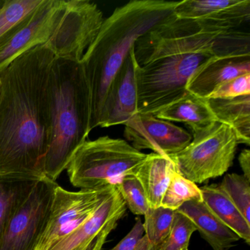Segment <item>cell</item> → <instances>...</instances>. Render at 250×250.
<instances>
[{
  "label": "cell",
  "instance_id": "1",
  "mask_svg": "<svg viewBox=\"0 0 250 250\" xmlns=\"http://www.w3.org/2000/svg\"><path fill=\"white\" fill-rule=\"evenodd\" d=\"M137 113L154 116L187 93L200 67L216 58L250 56V35L219 31L175 17L136 41Z\"/></svg>",
  "mask_w": 250,
  "mask_h": 250
},
{
  "label": "cell",
  "instance_id": "2",
  "mask_svg": "<svg viewBox=\"0 0 250 250\" xmlns=\"http://www.w3.org/2000/svg\"><path fill=\"white\" fill-rule=\"evenodd\" d=\"M55 57L36 46L0 72V173L44 176Z\"/></svg>",
  "mask_w": 250,
  "mask_h": 250
},
{
  "label": "cell",
  "instance_id": "3",
  "mask_svg": "<svg viewBox=\"0 0 250 250\" xmlns=\"http://www.w3.org/2000/svg\"><path fill=\"white\" fill-rule=\"evenodd\" d=\"M179 1L132 0L104 20L81 61L90 96V131L99 126L108 90L136 41L175 17Z\"/></svg>",
  "mask_w": 250,
  "mask_h": 250
},
{
  "label": "cell",
  "instance_id": "4",
  "mask_svg": "<svg viewBox=\"0 0 250 250\" xmlns=\"http://www.w3.org/2000/svg\"><path fill=\"white\" fill-rule=\"evenodd\" d=\"M49 95L44 176L56 181L91 131L90 90L81 62L55 58L49 75Z\"/></svg>",
  "mask_w": 250,
  "mask_h": 250
},
{
  "label": "cell",
  "instance_id": "5",
  "mask_svg": "<svg viewBox=\"0 0 250 250\" xmlns=\"http://www.w3.org/2000/svg\"><path fill=\"white\" fill-rule=\"evenodd\" d=\"M147 154L125 140L105 136L83 143L67 167L70 182L83 190H101L134 175Z\"/></svg>",
  "mask_w": 250,
  "mask_h": 250
},
{
  "label": "cell",
  "instance_id": "6",
  "mask_svg": "<svg viewBox=\"0 0 250 250\" xmlns=\"http://www.w3.org/2000/svg\"><path fill=\"white\" fill-rule=\"evenodd\" d=\"M191 131V143L181 151L169 156L176 172L196 184L226 173L233 165L238 145L232 128L215 121Z\"/></svg>",
  "mask_w": 250,
  "mask_h": 250
},
{
  "label": "cell",
  "instance_id": "7",
  "mask_svg": "<svg viewBox=\"0 0 250 250\" xmlns=\"http://www.w3.org/2000/svg\"><path fill=\"white\" fill-rule=\"evenodd\" d=\"M104 19L88 0H61L50 36L43 46L55 58L81 62L99 34Z\"/></svg>",
  "mask_w": 250,
  "mask_h": 250
},
{
  "label": "cell",
  "instance_id": "8",
  "mask_svg": "<svg viewBox=\"0 0 250 250\" xmlns=\"http://www.w3.org/2000/svg\"><path fill=\"white\" fill-rule=\"evenodd\" d=\"M105 188L71 191L57 187L52 206L34 250H49L85 222L101 204Z\"/></svg>",
  "mask_w": 250,
  "mask_h": 250
},
{
  "label": "cell",
  "instance_id": "9",
  "mask_svg": "<svg viewBox=\"0 0 250 250\" xmlns=\"http://www.w3.org/2000/svg\"><path fill=\"white\" fill-rule=\"evenodd\" d=\"M58 184L42 178L10 219L0 250H34L46 224Z\"/></svg>",
  "mask_w": 250,
  "mask_h": 250
},
{
  "label": "cell",
  "instance_id": "10",
  "mask_svg": "<svg viewBox=\"0 0 250 250\" xmlns=\"http://www.w3.org/2000/svg\"><path fill=\"white\" fill-rule=\"evenodd\" d=\"M126 208L115 185L108 186L103 200L93 214L49 250H102Z\"/></svg>",
  "mask_w": 250,
  "mask_h": 250
},
{
  "label": "cell",
  "instance_id": "11",
  "mask_svg": "<svg viewBox=\"0 0 250 250\" xmlns=\"http://www.w3.org/2000/svg\"><path fill=\"white\" fill-rule=\"evenodd\" d=\"M124 126V136L134 148L148 149L161 156L181 151L192 140L184 128L151 115L135 114Z\"/></svg>",
  "mask_w": 250,
  "mask_h": 250
},
{
  "label": "cell",
  "instance_id": "12",
  "mask_svg": "<svg viewBox=\"0 0 250 250\" xmlns=\"http://www.w3.org/2000/svg\"><path fill=\"white\" fill-rule=\"evenodd\" d=\"M180 20H192L219 31L235 30L250 21V0H184L174 10Z\"/></svg>",
  "mask_w": 250,
  "mask_h": 250
},
{
  "label": "cell",
  "instance_id": "13",
  "mask_svg": "<svg viewBox=\"0 0 250 250\" xmlns=\"http://www.w3.org/2000/svg\"><path fill=\"white\" fill-rule=\"evenodd\" d=\"M137 69L132 48L111 83L99 127L125 125L137 113Z\"/></svg>",
  "mask_w": 250,
  "mask_h": 250
},
{
  "label": "cell",
  "instance_id": "14",
  "mask_svg": "<svg viewBox=\"0 0 250 250\" xmlns=\"http://www.w3.org/2000/svg\"><path fill=\"white\" fill-rule=\"evenodd\" d=\"M61 0H43L25 25L0 48V72L19 57L49 39Z\"/></svg>",
  "mask_w": 250,
  "mask_h": 250
},
{
  "label": "cell",
  "instance_id": "15",
  "mask_svg": "<svg viewBox=\"0 0 250 250\" xmlns=\"http://www.w3.org/2000/svg\"><path fill=\"white\" fill-rule=\"evenodd\" d=\"M250 74V56L216 58L195 71L187 83V91L208 99L227 82Z\"/></svg>",
  "mask_w": 250,
  "mask_h": 250
},
{
  "label": "cell",
  "instance_id": "16",
  "mask_svg": "<svg viewBox=\"0 0 250 250\" xmlns=\"http://www.w3.org/2000/svg\"><path fill=\"white\" fill-rule=\"evenodd\" d=\"M177 211L191 219L202 238L213 250H229L240 240L239 236L218 219L203 201L187 202Z\"/></svg>",
  "mask_w": 250,
  "mask_h": 250
},
{
  "label": "cell",
  "instance_id": "17",
  "mask_svg": "<svg viewBox=\"0 0 250 250\" xmlns=\"http://www.w3.org/2000/svg\"><path fill=\"white\" fill-rule=\"evenodd\" d=\"M175 172V165L169 156L155 153L147 154L146 160L137 168L133 176L141 184L150 208L161 206L164 194Z\"/></svg>",
  "mask_w": 250,
  "mask_h": 250
},
{
  "label": "cell",
  "instance_id": "18",
  "mask_svg": "<svg viewBox=\"0 0 250 250\" xmlns=\"http://www.w3.org/2000/svg\"><path fill=\"white\" fill-rule=\"evenodd\" d=\"M216 121L235 133L238 144H250V95L227 99H206Z\"/></svg>",
  "mask_w": 250,
  "mask_h": 250
},
{
  "label": "cell",
  "instance_id": "19",
  "mask_svg": "<svg viewBox=\"0 0 250 250\" xmlns=\"http://www.w3.org/2000/svg\"><path fill=\"white\" fill-rule=\"evenodd\" d=\"M154 116L169 122L184 123L190 130L203 128L216 121L206 99L188 91Z\"/></svg>",
  "mask_w": 250,
  "mask_h": 250
},
{
  "label": "cell",
  "instance_id": "20",
  "mask_svg": "<svg viewBox=\"0 0 250 250\" xmlns=\"http://www.w3.org/2000/svg\"><path fill=\"white\" fill-rule=\"evenodd\" d=\"M43 178L34 175L0 173V240L16 210Z\"/></svg>",
  "mask_w": 250,
  "mask_h": 250
},
{
  "label": "cell",
  "instance_id": "21",
  "mask_svg": "<svg viewBox=\"0 0 250 250\" xmlns=\"http://www.w3.org/2000/svg\"><path fill=\"white\" fill-rule=\"evenodd\" d=\"M200 188L203 202L213 214L236 233L240 239L244 240L246 244L250 245V224L246 221L219 186L211 184L203 186Z\"/></svg>",
  "mask_w": 250,
  "mask_h": 250
},
{
  "label": "cell",
  "instance_id": "22",
  "mask_svg": "<svg viewBox=\"0 0 250 250\" xmlns=\"http://www.w3.org/2000/svg\"><path fill=\"white\" fill-rule=\"evenodd\" d=\"M43 0H6L0 11V48L30 20Z\"/></svg>",
  "mask_w": 250,
  "mask_h": 250
},
{
  "label": "cell",
  "instance_id": "23",
  "mask_svg": "<svg viewBox=\"0 0 250 250\" xmlns=\"http://www.w3.org/2000/svg\"><path fill=\"white\" fill-rule=\"evenodd\" d=\"M191 200L203 201L200 187L178 172H174L161 202V206L176 211L184 203Z\"/></svg>",
  "mask_w": 250,
  "mask_h": 250
},
{
  "label": "cell",
  "instance_id": "24",
  "mask_svg": "<svg viewBox=\"0 0 250 250\" xmlns=\"http://www.w3.org/2000/svg\"><path fill=\"white\" fill-rule=\"evenodd\" d=\"M175 214V210L159 206L150 208L145 215V235L157 248L169 235Z\"/></svg>",
  "mask_w": 250,
  "mask_h": 250
},
{
  "label": "cell",
  "instance_id": "25",
  "mask_svg": "<svg viewBox=\"0 0 250 250\" xmlns=\"http://www.w3.org/2000/svg\"><path fill=\"white\" fill-rule=\"evenodd\" d=\"M219 187L250 224V180L244 175L227 174Z\"/></svg>",
  "mask_w": 250,
  "mask_h": 250
},
{
  "label": "cell",
  "instance_id": "26",
  "mask_svg": "<svg viewBox=\"0 0 250 250\" xmlns=\"http://www.w3.org/2000/svg\"><path fill=\"white\" fill-rule=\"evenodd\" d=\"M126 208L137 216H145L150 208L144 190L133 175L123 177L114 183Z\"/></svg>",
  "mask_w": 250,
  "mask_h": 250
},
{
  "label": "cell",
  "instance_id": "27",
  "mask_svg": "<svg viewBox=\"0 0 250 250\" xmlns=\"http://www.w3.org/2000/svg\"><path fill=\"white\" fill-rule=\"evenodd\" d=\"M196 230L191 219L176 210L170 232L158 250H182L187 248Z\"/></svg>",
  "mask_w": 250,
  "mask_h": 250
},
{
  "label": "cell",
  "instance_id": "28",
  "mask_svg": "<svg viewBox=\"0 0 250 250\" xmlns=\"http://www.w3.org/2000/svg\"><path fill=\"white\" fill-rule=\"evenodd\" d=\"M247 95H250V74H244L227 82L217 87L209 98L227 99Z\"/></svg>",
  "mask_w": 250,
  "mask_h": 250
},
{
  "label": "cell",
  "instance_id": "29",
  "mask_svg": "<svg viewBox=\"0 0 250 250\" xmlns=\"http://www.w3.org/2000/svg\"><path fill=\"white\" fill-rule=\"evenodd\" d=\"M144 233L143 223L141 219H137L131 231L110 250H135Z\"/></svg>",
  "mask_w": 250,
  "mask_h": 250
},
{
  "label": "cell",
  "instance_id": "30",
  "mask_svg": "<svg viewBox=\"0 0 250 250\" xmlns=\"http://www.w3.org/2000/svg\"><path fill=\"white\" fill-rule=\"evenodd\" d=\"M238 162L243 171V175L250 180V150L244 149L238 156Z\"/></svg>",
  "mask_w": 250,
  "mask_h": 250
},
{
  "label": "cell",
  "instance_id": "31",
  "mask_svg": "<svg viewBox=\"0 0 250 250\" xmlns=\"http://www.w3.org/2000/svg\"><path fill=\"white\" fill-rule=\"evenodd\" d=\"M135 250H158V248L153 246L144 235L136 247Z\"/></svg>",
  "mask_w": 250,
  "mask_h": 250
},
{
  "label": "cell",
  "instance_id": "32",
  "mask_svg": "<svg viewBox=\"0 0 250 250\" xmlns=\"http://www.w3.org/2000/svg\"><path fill=\"white\" fill-rule=\"evenodd\" d=\"M5 2H6V0H0V11L2 10V8H3Z\"/></svg>",
  "mask_w": 250,
  "mask_h": 250
},
{
  "label": "cell",
  "instance_id": "33",
  "mask_svg": "<svg viewBox=\"0 0 250 250\" xmlns=\"http://www.w3.org/2000/svg\"><path fill=\"white\" fill-rule=\"evenodd\" d=\"M182 250H188V247H187V248H184V249H183Z\"/></svg>",
  "mask_w": 250,
  "mask_h": 250
}]
</instances>
